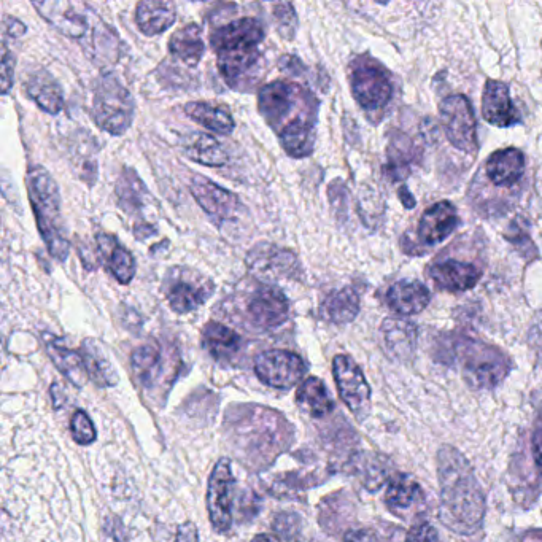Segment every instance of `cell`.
I'll return each mask as SVG.
<instances>
[{"instance_id":"obj_1","label":"cell","mask_w":542,"mask_h":542,"mask_svg":"<svg viewBox=\"0 0 542 542\" xmlns=\"http://www.w3.org/2000/svg\"><path fill=\"white\" fill-rule=\"evenodd\" d=\"M441 485L439 519L458 535H473L484 522L485 495L473 466L460 450L442 446L438 453Z\"/></svg>"},{"instance_id":"obj_2","label":"cell","mask_w":542,"mask_h":542,"mask_svg":"<svg viewBox=\"0 0 542 542\" xmlns=\"http://www.w3.org/2000/svg\"><path fill=\"white\" fill-rule=\"evenodd\" d=\"M26 185L40 236L47 244L51 256L62 263L69 256L70 245L64 236L58 183L45 167L31 166Z\"/></svg>"},{"instance_id":"obj_3","label":"cell","mask_w":542,"mask_h":542,"mask_svg":"<svg viewBox=\"0 0 542 542\" xmlns=\"http://www.w3.org/2000/svg\"><path fill=\"white\" fill-rule=\"evenodd\" d=\"M258 110L266 123L279 134L285 126L302 118H317L318 101L314 94L298 83L275 80L261 88Z\"/></svg>"},{"instance_id":"obj_4","label":"cell","mask_w":542,"mask_h":542,"mask_svg":"<svg viewBox=\"0 0 542 542\" xmlns=\"http://www.w3.org/2000/svg\"><path fill=\"white\" fill-rule=\"evenodd\" d=\"M134 99L112 75H102L94 83L91 115L102 131L123 136L134 121Z\"/></svg>"},{"instance_id":"obj_5","label":"cell","mask_w":542,"mask_h":542,"mask_svg":"<svg viewBox=\"0 0 542 542\" xmlns=\"http://www.w3.org/2000/svg\"><path fill=\"white\" fill-rule=\"evenodd\" d=\"M455 355L466 382L476 388L496 387L511 371V360L500 349L476 339H460Z\"/></svg>"},{"instance_id":"obj_6","label":"cell","mask_w":542,"mask_h":542,"mask_svg":"<svg viewBox=\"0 0 542 542\" xmlns=\"http://www.w3.org/2000/svg\"><path fill=\"white\" fill-rule=\"evenodd\" d=\"M43 20L51 24L64 37L78 40L85 50L104 21L85 2L75 0H45L32 2Z\"/></svg>"},{"instance_id":"obj_7","label":"cell","mask_w":542,"mask_h":542,"mask_svg":"<svg viewBox=\"0 0 542 542\" xmlns=\"http://www.w3.org/2000/svg\"><path fill=\"white\" fill-rule=\"evenodd\" d=\"M350 88L355 101L369 115L385 109L392 101V75L368 55L358 56L350 64Z\"/></svg>"},{"instance_id":"obj_8","label":"cell","mask_w":542,"mask_h":542,"mask_svg":"<svg viewBox=\"0 0 542 542\" xmlns=\"http://www.w3.org/2000/svg\"><path fill=\"white\" fill-rule=\"evenodd\" d=\"M212 280L188 268H172L164 277L163 291L175 314L194 312L213 295Z\"/></svg>"},{"instance_id":"obj_9","label":"cell","mask_w":542,"mask_h":542,"mask_svg":"<svg viewBox=\"0 0 542 542\" xmlns=\"http://www.w3.org/2000/svg\"><path fill=\"white\" fill-rule=\"evenodd\" d=\"M441 123L450 144L463 153L477 150V121L473 105L463 94L446 97L439 105Z\"/></svg>"},{"instance_id":"obj_10","label":"cell","mask_w":542,"mask_h":542,"mask_svg":"<svg viewBox=\"0 0 542 542\" xmlns=\"http://www.w3.org/2000/svg\"><path fill=\"white\" fill-rule=\"evenodd\" d=\"M236 490L231 461L221 458L209 479L207 492V511L213 530L217 533H228L233 525V498Z\"/></svg>"},{"instance_id":"obj_11","label":"cell","mask_w":542,"mask_h":542,"mask_svg":"<svg viewBox=\"0 0 542 542\" xmlns=\"http://www.w3.org/2000/svg\"><path fill=\"white\" fill-rule=\"evenodd\" d=\"M333 372L345 406L360 422L366 419L371 411V387L360 366L347 355H337L333 361Z\"/></svg>"},{"instance_id":"obj_12","label":"cell","mask_w":542,"mask_h":542,"mask_svg":"<svg viewBox=\"0 0 542 542\" xmlns=\"http://www.w3.org/2000/svg\"><path fill=\"white\" fill-rule=\"evenodd\" d=\"M306 371L304 360L288 350H268L255 360L256 376L272 388H293L304 379Z\"/></svg>"},{"instance_id":"obj_13","label":"cell","mask_w":542,"mask_h":542,"mask_svg":"<svg viewBox=\"0 0 542 542\" xmlns=\"http://www.w3.org/2000/svg\"><path fill=\"white\" fill-rule=\"evenodd\" d=\"M247 266L263 279H295L301 272L295 253L271 244L253 247L247 255Z\"/></svg>"},{"instance_id":"obj_14","label":"cell","mask_w":542,"mask_h":542,"mask_svg":"<svg viewBox=\"0 0 542 542\" xmlns=\"http://www.w3.org/2000/svg\"><path fill=\"white\" fill-rule=\"evenodd\" d=\"M191 194L201 209L218 221L234 220L241 212L242 204L236 194L217 185L207 177L194 175L190 182Z\"/></svg>"},{"instance_id":"obj_15","label":"cell","mask_w":542,"mask_h":542,"mask_svg":"<svg viewBox=\"0 0 542 542\" xmlns=\"http://www.w3.org/2000/svg\"><path fill=\"white\" fill-rule=\"evenodd\" d=\"M248 317L260 330L279 328L290 317V301L280 288L263 287L252 296L247 307Z\"/></svg>"},{"instance_id":"obj_16","label":"cell","mask_w":542,"mask_h":542,"mask_svg":"<svg viewBox=\"0 0 542 542\" xmlns=\"http://www.w3.org/2000/svg\"><path fill=\"white\" fill-rule=\"evenodd\" d=\"M264 39V28L255 18H239L210 34V47L215 53L242 48H260Z\"/></svg>"},{"instance_id":"obj_17","label":"cell","mask_w":542,"mask_h":542,"mask_svg":"<svg viewBox=\"0 0 542 542\" xmlns=\"http://www.w3.org/2000/svg\"><path fill=\"white\" fill-rule=\"evenodd\" d=\"M428 275L436 287L450 293L473 290L482 279V269L465 261L446 260L431 264Z\"/></svg>"},{"instance_id":"obj_18","label":"cell","mask_w":542,"mask_h":542,"mask_svg":"<svg viewBox=\"0 0 542 542\" xmlns=\"http://www.w3.org/2000/svg\"><path fill=\"white\" fill-rule=\"evenodd\" d=\"M482 115L498 128H511L520 123L519 110L512 104L511 91L500 80H487L482 94Z\"/></svg>"},{"instance_id":"obj_19","label":"cell","mask_w":542,"mask_h":542,"mask_svg":"<svg viewBox=\"0 0 542 542\" xmlns=\"http://www.w3.org/2000/svg\"><path fill=\"white\" fill-rule=\"evenodd\" d=\"M458 223H460V218H458L457 207L453 206L452 202L441 201L423 213L417 234L423 244H439L446 241L447 237L457 229Z\"/></svg>"},{"instance_id":"obj_20","label":"cell","mask_w":542,"mask_h":542,"mask_svg":"<svg viewBox=\"0 0 542 542\" xmlns=\"http://www.w3.org/2000/svg\"><path fill=\"white\" fill-rule=\"evenodd\" d=\"M97 255L110 274L121 283L128 285L136 275V260L128 248L123 247L117 237L109 233L96 236Z\"/></svg>"},{"instance_id":"obj_21","label":"cell","mask_w":542,"mask_h":542,"mask_svg":"<svg viewBox=\"0 0 542 542\" xmlns=\"http://www.w3.org/2000/svg\"><path fill=\"white\" fill-rule=\"evenodd\" d=\"M70 167L78 179L88 186H93L97 180V155L99 145L90 132H74L67 145Z\"/></svg>"},{"instance_id":"obj_22","label":"cell","mask_w":542,"mask_h":542,"mask_svg":"<svg viewBox=\"0 0 542 542\" xmlns=\"http://www.w3.org/2000/svg\"><path fill=\"white\" fill-rule=\"evenodd\" d=\"M385 301L396 314L411 317L426 309L431 301V293L422 282L399 280L388 288Z\"/></svg>"},{"instance_id":"obj_23","label":"cell","mask_w":542,"mask_h":542,"mask_svg":"<svg viewBox=\"0 0 542 542\" xmlns=\"http://www.w3.org/2000/svg\"><path fill=\"white\" fill-rule=\"evenodd\" d=\"M382 337L385 349L395 360L407 361L414 357L419 339V328L403 318H387L382 323Z\"/></svg>"},{"instance_id":"obj_24","label":"cell","mask_w":542,"mask_h":542,"mask_svg":"<svg viewBox=\"0 0 542 542\" xmlns=\"http://www.w3.org/2000/svg\"><path fill=\"white\" fill-rule=\"evenodd\" d=\"M488 180L495 186H512L525 172V155L517 148H504L493 153L485 164Z\"/></svg>"},{"instance_id":"obj_25","label":"cell","mask_w":542,"mask_h":542,"mask_svg":"<svg viewBox=\"0 0 542 542\" xmlns=\"http://www.w3.org/2000/svg\"><path fill=\"white\" fill-rule=\"evenodd\" d=\"M183 153L194 163L207 167H223L228 164V151L215 137L204 132H191L182 139Z\"/></svg>"},{"instance_id":"obj_26","label":"cell","mask_w":542,"mask_h":542,"mask_svg":"<svg viewBox=\"0 0 542 542\" xmlns=\"http://www.w3.org/2000/svg\"><path fill=\"white\" fill-rule=\"evenodd\" d=\"M24 88H26V94L39 105L43 112L58 115L64 107L61 86L53 75L48 74L47 70L39 69L32 72Z\"/></svg>"},{"instance_id":"obj_27","label":"cell","mask_w":542,"mask_h":542,"mask_svg":"<svg viewBox=\"0 0 542 542\" xmlns=\"http://www.w3.org/2000/svg\"><path fill=\"white\" fill-rule=\"evenodd\" d=\"M177 20V10L166 0H144L137 5L136 23L142 34L153 37L163 34Z\"/></svg>"},{"instance_id":"obj_28","label":"cell","mask_w":542,"mask_h":542,"mask_svg":"<svg viewBox=\"0 0 542 542\" xmlns=\"http://www.w3.org/2000/svg\"><path fill=\"white\" fill-rule=\"evenodd\" d=\"M47 342L48 355L55 363L56 368L67 377L69 382L75 387L82 388L88 382L90 376L86 371L85 361H83L82 353L75 352L69 349L61 339L55 336L45 337Z\"/></svg>"},{"instance_id":"obj_29","label":"cell","mask_w":542,"mask_h":542,"mask_svg":"<svg viewBox=\"0 0 542 542\" xmlns=\"http://www.w3.org/2000/svg\"><path fill=\"white\" fill-rule=\"evenodd\" d=\"M115 194H117L118 206L128 215L144 213L153 202L147 186L139 179L136 171H132L129 167H124L123 174L120 175L115 186Z\"/></svg>"},{"instance_id":"obj_30","label":"cell","mask_w":542,"mask_h":542,"mask_svg":"<svg viewBox=\"0 0 542 542\" xmlns=\"http://www.w3.org/2000/svg\"><path fill=\"white\" fill-rule=\"evenodd\" d=\"M169 51L177 61L182 62L185 66H198L204 56V51H206L201 26L196 23L186 24L175 32L169 40Z\"/></svg>"},{"instance_id":"obj_31","label":"cell","mask_w":542,"mask_h":542,"mask_svg":"<svg viewBox=\"0 0 542 542\" xmlns=\"http://www.w3.org/2000/svg\"><path fill=\"white\" fill-rule=\"evenodd\" d=\"M202 345L215 360L229 361L242 349V337L228 326L210 322L202 330Z\"/></svg>"},{"instance_id":"obj_32","label":"cell","mask_w":542,"mask_h":542,"mask_svg":"<svg viewBox=\"0 0 542 542\" xmlns=\"http://www.w3.org/2000/svg\"><path fill=\"white\" fill-rule=\"evenodd\" d=\"M185 113L191 120L220 136H228L236 128L228 107L217 102H190L185 105Z\"/></svg>"},{"instance_id":"obj_33","label":"cell","mask_w":542,"mask_h":542,"mask_svg":"<svg viewBox=\"0 0 542 542\" xmlns=\"http://www.w3.org/2000/svg\"><path fill=\"white\" fill-rule=\"evenodd\" d=\"M360 314V295L352 287L341 288L326 296L320 307V315L326 322L345 325L355 320Z\"/></svg>"},{"instance_id":"obj_34","label":"cell","mask_w":542,"mask_h":542,"mask_svg":"<svg viewBox=\"0 0 542 542\" xmlns=\"http://www.w3.org/2000/svg\"><path fill=\"white\" fill-rule=\"evenodd\" d=\"M385 501L390 511L395 512L401 517L403 512L409 511L417 504L423 501L422 487L414 477L407 474H398V476L388 479L387 493Z\"/></svg>"},{"instance_id":"obj_35","label":"cell","mask_w":542,"mask_h":542,"mask_svg":"<svg viewBox=\"0 0 542 542\" xmlns=\"http://www.w3.org/2000/svg\"><path fill=\"white\" fill-rule=\"evenodd\" d=\"M296 403L302 412H306L314 419H322L334 409L333 398L328 393V388L317 377H309L302 382L296 392Z\"/></svg>"},{"instance_id":"obj_36","label":"cell","mask_w":542,"mask_h":542,"mask_svg":"<svg viewBox=\"0 0 542 542\" xmlns=\"http://www.w3.org/2000/svg\"><path fill=\"white\" fill-rule=\"evenodd\" d=\"M82 357L85 361L88 376L94 384L99 387H112L117 384V371L110 363L109 357L105 355L104 349L99 342L94 339H86L82 344Z\"/></svg>"},{"instance_id":"obj_37","label":"cell","mask_w":542,"mask_h":542,"mask_svg":"<svg viewBox=\"0 0 542 542\" xmlns=\"http://www.w3.org/2000/svg\"><path fill=\"white\" fill-rule=\"evenodd\" d=\"M159 366H161V353L153 345H144L132 353V368L144 384H150Z\"/></svg>"},{"instance_id":"obj_38","label":"cell","mask_w":542,"mask_h":542,"mask_svg":"<svg viewBox=\"0 0 542 542\" xmlns=\"http://www.w3.org/2000/svg\"><path fill=\"white\" fill-rule=\"evenodd\" d=\"M272 531L280 542H299L302 535L301 517L295 512H280L272 522Z\"/></svg>"},{"instance_id":"obj_39","label":"cell","mask_w":542,"mask_h":542,"mask_svg":"<svg viewBox=\"0 0 542 542\" xmlns=\"http://www.w3.org/2000/svg\"><path fill=\"white\" fill-rule=\"evenodd\" d=\"M272 16H274L277 31L283 39H295L296 29H298V15H296L295 5L290 2H279L272 8Z\"/></svg>"},{"instance_id":"obj_40","label":"cell","mask_w":542,"mask_h":542,"mask_svg":"<svg viewBox=\"0 0 542 542\" xmlns=\"http://www.w3.org/2000/svg\"><path fill=\"white\" fill-rule=\"evenodd\" d=\"M70 431H72L75 442L82 444V446H88L91 442L96 441V428L85 411L75 412L72 422H70Z\"/></svg>"},{"instance_id":"obj_41","label":"cell","mask_w":542,"mask_h":542,"mask_svg":"<svg viewBox=\"0 0 542 542\" xmlns=\"http://www.w3.org/2000/svg\"><path fill=\"white\" fill-rule=\"evenodd\" d=\"M506 239L514 245L515 250L525 258L531 261L538 258V248L531 241L530 234L525 231V228H520L519 223H512L511 233L506 234Z\"/></svg>"},{"instance_id":"obj_42","label":"cell","mask_w":542,"mask_h":542,"mask_svg":"<svg viewBox=\"0 0 542 542\" xmlns=\"http://www.w3.org/2000/svg\"><path fill=\"white\" fill-rule=\"evenodd\" d=\"M406 542H439L438 531L430 523H417L407 533Z\"/></svg>"},{"instance_id":"obj_43","label":"cell","mask_w":542,"mask_h":542,"mask_svg":"<svg viewBox=\"0 0 542 542\" xmlns=\"http://www.w3.org/2000/svg\"><path fill=\"white\" fill-rule=\"evenodd\" d=\"M13 75H15V59L10 55L7 45L2 47V93L7 94L13 85Z\"/></svg>"},{"instance_id":"obj_44","label":"cell","mask_w":542,"mask_h":542,"mask_svg":"<svg viewBox=\"0 0 542 542\" xmlns=\"http://www.w3.org/2000/svg\"><path fill=\"white\" fill-rule=\"evenodd\" d=\"M344 542H379L376 533L368 528L347 531Z\"/></svg>"},{"instance_id":"obj_45","label":"cell","mask_w":542,"mask_h":542,"mask_svg":"<svg viewBox=\"0 0 542 542\" xmlns=\"http://www.w3.org/2000/svg\"><path fill=\"white\" fill-rule=\"evenodd\" d=\"M175 542H201L199 541L198 528L194 527L191 522L183 523L177 531Z\"/></svg>"},{"instance_id":"obj_46","label":"cell","mask_w":542,"mask_h":542,"mask_svg":"<svg viewBox=\"0 0 542 542\" xmlns=\"http://www.w3.org/2000/svg\"><path fill=\"white\" fill-rule=\"evenodd\" d=\"M531 450H533V458H535L539 473L542 474V426H539L538 430L533 434V439H531Z\"/></svg>"},{"instance_id":"obj_47","label":"cell","mask_w":542,"mask_h":542,"mask_svg":"<svg viewBox=\"0 0 542 542\" xmlns=\"http://www.w3.org/2000/svg\"><path fill=\"white\" fill-rule=\"evenodd\" d=\"M280 67H282L283 72L295 75V77H298V75H301L302 72H304L302 62L299 61L298 58H295V56H285V58L282 59V62H280Z\"/></svg>"},{"instance_id":"obj_48","label":"cell","mask_w":542,"mask_h":542,"mask_svg":"<svg viewBox=\"0 0 542 542\" xmlns=\"http://www.w3.org/2000/svg\"><path fill=\"white\" fill-rule=\"evenodd\" d=\"M4 28L8 34L12 35V37H21V35L26 32L24 24L21 23V21L16 20V18H12V16H5Z\"/></svg>"},{"instance_id":"obj_49","label":"cell","mask_w":542,"mask_h":542,"mask_svg":"<svg viewBox=\"0 0 542 542\" xmlns=\"http://www.w3.org/2000/svg\"><path fill=\"white\" fill-rule=\"evenodd\" d=\"M399 199L403 201L404 206H406V209H412V207H415V199L412 198L411 194L407 193L406 186H403V190L399 188Z\"/></svg>"},{"instance_id":"obj_50","label":"cell","mask_w":542,"mask_h":542,"mask_svg":"<svg viewBox=\"0 0 542 542\" xmlns=\"http://www.w3.org/2000/svg\"><path fill=\"white\" fill-rule=\"evenodd\" d=\"M542 336V312L536 317L535 326L531 330V337Z\"/></svg>"},{"instance_id":"obj_51","label":"cell","mask_w":542,"mask_h":542,"mask_svg":"<svg viewBox=\"0 0 542 542\" xmlns=\"http://www.w3.org/2000/svg\"><path fill=\"white\" fill-rule=\"evenodd\" d=\"M252 542H272L266 535H258L253 538Z\"/></svg>"},{"instance_id":"obj_52","label":"cell","mask_w":542,"mask_h":542,"mask_svg":"<svg viewBox=\"0 0 542 542\" xmlns=\"http://www.w3.org/2000/svg\"><path fill=\"white\" fill-rule=\"evenodd\" d=\"M541 420H542V406H541Z\"/></svg>"}]
</instances>
